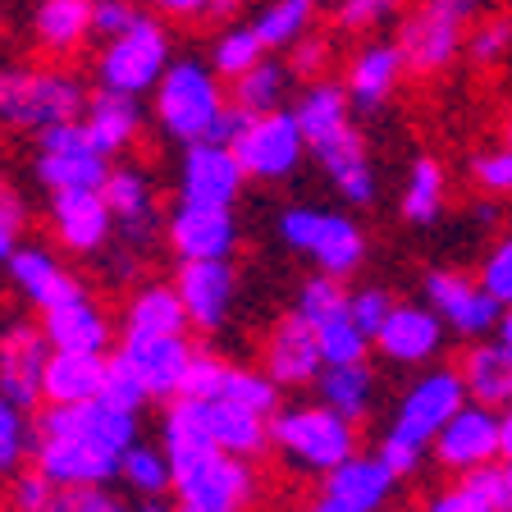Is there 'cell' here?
I'll list each match as a JSON object with an SVG mask.
<instances>
[{"instance_id":"obj_1","label":"cell","mask_w":512,"mask_h":512,"mask_svg":"<svg viewBox=\"0 0 512 512\" xmlns=\"http://www.w3.org/2000/svg\"><path fill=\"white\" fill-rule=\"evenodd\" d=\"M138 444V412L87 398V403H46L37 416V453L32 462L46 476L69 485H110L119 480V462Z\"/></svg>"},{"instance_id":"obj_2","label":"cell","mask_w":512,"mask_h":512,"mask_svg":"<svg viewBox=\"0 0 512 512\" xmlns=\"http://www.w3.org/2000/svg\"><path fill=\"white\" fill-rule=\"evenodd\" d=\"M467 398L471 394L458 366H430L426 375H416L380 435V458L407 480L430 453L435 435L448 426V416L458 412Z\"/></svg>"},{"instance_id":"obj_3","label":"cell","mask_w":512,"mask_h":512,"mask_svg":"<svg viewBox=\"0 0 512 512\" xmlns=\"http://www.w3.org/2000/svg\"><path fill=\"white\" fill-rule=\"evenodd\" d=\"M92 92L60 64H0V124L42 133L51 124L83 119Z\"/></svg>"},{"instance_id":"obj_4","label":"cell","mask_w":512,"mask_h":512,"mask_svg":"<svg viewBox=\"0 0 512 512\" xmlns=\"http://www.w3.org/2000/svg\"><path fill=\"white\" fill-rule=\"evenodd\" d=\"M224 106H229V96H224L215 64L197 60V55H174V64L151 92V115H156L160 133L179 147L215 138Z\"/></svg>"},{"instance_id":"obj_5","label":"cell","mask_w":512,"mask_h":512,"mask_svg":"<svg viewBox=\"0 0 512 512\" xmlns=\"http://www.w3.org/2000/svg\"><path fill=\"white\" fill-rule=\"evenodd\" d=\"M270 448L279 462L302 476H325L357 453V421L334 412L330 403H293L270 416Z\"/></svg>"},{"instance_id":"obj_6","label":"cell","mask_w":512,"mask_h":512,"mask_svg":"<svg viewBox=\"0 0 512 512\" xmlns=\"http://www.w3.org/2000/svg\"><path fill=\"white\" fill-rule=\"evenodd\" d=\"M174 494H179L174 503L179 512H247L261 494V476L252 458L206 448L174 462Z\"/></svg>"},{"instance_id":"obj_7","label":"cell","mask_w":512,"mask_h":512,"mask_svg":"<svg viewBox=\"0 0 512 512\" xmlns=\"http://www.w3.org/2000/svg\"><path fill=\"white\" fill-rule=\"evenodd\" d=\"M170 64H174V42H170V32H165V23L142 14L128 32L106 37V46L92 60V78H96V87H110V92L147 96V92H156V83L165 78Z\"/></svg>"},{"instance_id":"obj_8","label":"cell","mask_w":512,"mask_h":512,"mask_svg":"<svg viewBox=\"0 0 512 512\" xmlns=\"http://www.w3.org/2000/svg\"><path fill=\"white\" fill-rule=\"evenodd\" d=\"M476 10L480 0H416V10H407L398 23L407 69L421 78L444 74L467 51V23L476 19Z\"/></svg>"},{"instance_id":"obj_9","label":"cell","mask_w":512,"mask_h":512,"mask_svg":"<svg viewBox=\"0 0 512 512\" xmlns=\"http://www.w3.org/2000/svg\"><path fill=\"white\" fill-rule=\"evenodd\" d=\"M279 238L325 275H357L366 261V234L362 224L343 211H325V206H288L279 215Z\"/></svg>"},{"instance_id":"obj_10","label":"cell","mask_w":512,"mask_h":512,"mask_svg":"<svg viewBox=\"0 0 512 512\" xmlns=\"http://www.w3.org/2000/svg\"><path fill=\"white\" fill-rule=\"evenodd\" d=\"M110 156L92 142L83 119H69V124H51L37 133V183L46 192H74V188H106L110 179Z\"/></svg>"},{"instance_id":"obj_11","label":"cell","mask_w":512,"mask_h":512,"mask_svg":"<svg viewBox=\"0 0 512 512\" xmlns=\"http://www.w3.org/2000/svg\"><path fill=\"white\" fill-rule=\"evenodd\" d=\"M229 147L238 151L247 179L256 183H279L288 174H298L302 156H311V142L302 133L293 110H270V115H252V124L238 133Z\"/></svg>"},{"instance_id":"obj_12","label":"cell","mask_w":512,"mask_h":512,"mask_svg":"<svg viewBox=\"0 0 512 512\" xmlns=\"http://www.w3.org/2000/svg\"><path fill=\"white\" fill-rule=\"evenodd\" d=\"M398 471L380 453H352L334 471L320 476V490L311 494L307 512H384L398 494Z\"/></svg>"},{"instance_id":"obj_13","label":"cell","mask_w":512,"mask_h":512,"mask_svg":"<svg viewBox=\"0 0 512 512\" xmlns=\"http://www.w3.org/2000/svg\"><path fill=\"white\" fill-rule=\"evenodd\" d=\"M247 183V170L238 151L220 138L188 142L179 151V170H174V192L183 202H215V206H234L238 192Z\"/></svg>"},{"instance_id":"obj_14","label":"cell","mask_w":512,"mask_h":512,"mask_svg":"<svg viewBox=\"0 0 512 512\" xmlns=\"http://www.w3.org/2000/svg\"><path fill=\"white\" fill-rule=\"evenodd\" d=\"M165 243L179 261H229L238 247V220L234 206L215 202H174L165 215Z\"/></svg>"},{"instance_id":"obj_15","label":"cell","mask_w":512,"mask_h":512,"mask_svg":"<svg viewBox=\"0 0 512 512\" xmlns=\"http://www.w3.org/2000/svg\"><path fill=\"white\" fill-rule=\"evenodd\" d=\"M426 302L444 316V325L462 339H485L490 330H499L503 302L494 298L480 279L462 275V270H430L426 275Z\"/></svg>"},{"instance_id":"obj_16","label":"cell","mask_w":512,"mask_h":512,"mask_svg":"<svg viewBox=\"0 0 512 512\" xmlns=\"http://www.w3.org/2000/svg\"><path fill=\"white\" fill-rule=\"evenodd\" d=\"M51 339L32 320H10L0 330V394L23 407L46 403V362H51Z\"/></svg>"},{"instance_id":"obj_17","label":"cell","mask_w":512,"mask_h":512,"mask_svg":"<svg viewBox=\"0 0 512 512\" xmlns=\"http://www.w3.org/2000/svg\"><path fill=\"white\" fill-rule=\"evenodd\" d=\"M261 366L279 389H302L316 384V375L325 371V352H320V334L298 307L270 325L266 343H261Z\"/></svg>"},{"instance_id":"obj_18","label":"cell","mask_w":512,"mask_h":512,"mask_svg":"<svg viewBox=\"0 0 512 512\" xmlns=\"http://www.w3.org/2000/svg\"><path fill=\"white\" fill-rule=\"evenodd\" d=\"M499 412L485 403H462L458 412L448 416V426L435 435V462L453 476H467V471L485 467V462H499Z\"/></svg>"},{"instance_id":"obj_19","label":"cell","mask_w":512,"mask_h":512,"mask_svg":"<svg viewBox=\"0 0 512 512\" xmlns=\"http://www.w3.org/2000/svg\"><path fill=\"white\" fill-rule=\"evenodd\" d=\"M51 234L64 252L96 256L115 243V211L101 188L51 192Z\"/></svg>"},{"instance_id":"obj_20","label":"cell","mask_w":512,"mask_h":512,"mask_svg":"<svg viewBox=\"0 0 512 512\" xmlns=\"http://www.w3.org/2000/svg\"><path fill=\"white\" fill-rule=\"evenodd\" d=\"M444 316L430 302H398L375 334V348L389 366H426L444 348Z\"/></svg>"},{"instance_id":"obj_21","label":"cell","mask_w":512,"mask_h":512,"mask_svg":"<svg viewBox=\"0 0 512 512\" xmlns=\"http://www.w3.org/2000/svg\"><path fill=\"white\" fill-rule=\"evenodd\" d=\"M101 192H106L110 211H115V238L124 243V252L142 256L156 243V229H160V206H156L151 179L142 170H133V165H119V170H110Z\"/></svg>"},{"instance_id":"obj_22","label":"cell","mask_w":512,"mask_h":512,"mask_svg":"<svg viewBox=\"0 0 512 512\" xmlns=\"http://www.w3.org/2000/svg\"><path fill=\"white\" fill-rule=\"evenodd\" d=\"M179 298L188 307L192 330L220 334L238 298V275L229 261H179Z\"/></svg>"},{"instance_id":"obj_23","label":"cell","mask_w":512,"mask_h":512,"mask_svg":"<svg viewBox=\"0 0 512 512\" xmlns=\"http://www.w3.org/2000/svg\"><path fill=\"white\" fill-rule=\"evenodd\" d=\"M311 156H316V165L325 170V179L334 183V192H339L343 202H352V206L375 202V165H371V151H366V138L357 133V124L311 142Z\"/></svg>"},{"instance_id":"obj_24","label":"cell","mask_w":512,"mask_h":512,"mask_svg":"<svg viewBox=\"0 0 512 512\" xmlns=\"http://www.w3.org/2000/svg\"><path fill=\"white\" fill-rule=\"evenodd\" d=\"M407 69V55L398 46V37H371L348 55L343 69V87H348L357 110H380L389 96L398 92V78Z\"/></svg>"},{"instance_id":"obj_25","label":"cell","mask_w":512,"mask_h":512,"mask_svg":"<svg viewBox=\"0 0 512 512\" xmlns=\"http://www.w3.org/2000/svg\"><path fill=\"white\" fill-rule=\"evenodd\" d=\"M5 270H10L14 288H19V293L37 311H51V307H60V302L87 293V288L78 284L74 270H64L60 256L46 252L42 243H19V247H14V256L5 261Z\"/></svg>"},{"instance_id":"obj_26","label":"cell","mask_w":512,"mask_h":512,"mask_svg":"<svg viewBox=\"0 0 512 512\" xmlns=\"http://www.w3.org/2000/svg\"><path fill=\"white\" fill-rule=\"evenodd\" d=\"M188 307L179 284H142L128 293L119 316V339H160V334H188Z\"/></svg>"},{"instance_id":"obj_27","label":"cell","mask_w":512,"mask_h":512,"mask_svg":"<svg viewBox=\"0 0 512 512\" xmlns=\"http://www.w3.org/2000/svg\"><path fill=\"white\" fill-rule=\"evenodd\" d=\"M128 362L138 366V375L147 380L151 398H165L170 403L174 394H183V380H188L192 366V343L183 334H160V339H124Z\"/></svg>"},{"instance_id":"obj_28","label":"cell","mask_w":512,"mask_h":512,"mask_svg":"<svg viewBox=\"0 0 512 512\" xmlns=\"http://www.w3.org/2000/svg\"><path fill=\"white\" fill-rule=\"evenodd\" d=\"M42 330L51 339V348H69V352H106L115 339V325L87 293L60 302V307L42 311Z\"/></svg>"},{"instance_id":"obj_29","label":"cell","mask_w":512,"mask_h":512,"mask_svg":"<svg viewBox=\"0 0 512 512\" xmlns=\"http://www.w3.org/2000/svg\"><path fill=\"white\" fill-rule=\"evenodd\" d=\"M83 124L106 156H119V151H128L142 133V96L96 87L92 101H87V110H83Z\"/></svg>"},{"instance_id":"obj_30","label":"cell","mask_w":512,"mask_h":512,"mask_svg":"<svg viewBox=\"0 0 512 512\" xmlns=\"http://www.w3.org/2000/svg\"><path fill=\"white\" fill-rule=\"evenodd\" d=\"M458 371H462V380H467L471 403H485V407H494V412L512 407V352L503 348L499 339L494 343L471 339Z\"/></svg>"},{"instance_id":"obj_31","label":"cell","mask_w":512,"mask_h":512,"mask_svg":"<svg viewBox=\"0 0 512 512\" xmlns=\"http://www.w3.org/2000/svg\"><path fill=\"white\" fill-rule=\"evenodd\" d=\"M92 10H96V0H42L37 14H32V37H37V46L46 55L64 60V55L83 51L87 37H96Z\"/></svg>"},{"instance_id":"obj_32","label":"cell","mask_w":512,"mask_h":512,"mask_svg":"<svg viewBox=\"0 0 512 512\" xmlns=\"http://www.w3.org/2000/svg\"><path fill=\"white\" fill-rule=\"evenodd\" d=\"M206 416H211V439L224 453H238V458H261L270 453V416L252 412L243 403H229V398H206Z\"/></svg>"},{"instance_id":"obj_33","label":"cell","mask_w":512,"mask_h":512,"mask_svg":"<svg viewBox=\"0 0 512 512\" xmlns=\"http://www.w3.org/2000/svg\"><path fill=\"white\" fill-rule=\"evenodd\" d=\"M110 352H69L55 348L46 362V403H87L101 398Z\"/></svg>"},{"instance_id":"obj_34","label":"cell","mask_w":512,"mask_h":512,"mask_svg":"<svg viewBox=\"0 0 512 512\" xmlns=\"http://www.w3.org/2000/svg\"><path fill=\"white\" fill-rule=\"evenodd\" d=\"M352 96L343 83H334V78H316V83H307L298 92V101H293V115H298L302 133H307V142H320L330 138V133H339V128L352 124Z\"/></svg>"},{"instance_id":"obj_35","label":"cell","mask_w":512,"mask_h":512,"mask_svg":"<svg viewBox=\"0 0 512 512\" xmlns=\"http://www.w3.org/2000/svg\"><path fill=\"white\" fill-rule=\"evenodd\" d=\"M316 394H320V403H330L334 412H343L348 421H366L375 407V371L366 362L325 366V371L316 375Z\"/></svg>"},{"instance_id":"obj_36","label":"cell","mask_w":512,"mask_h":512,"mask_svg":"<svg viewBox=\"0 0 512 512\" xmlns=\"http://www.w3.org/2000/svg\"><path fill=\"white\" fill-rule=\"evenodd\" d=\"M316 14H320L316 0H261L247 23H252V32L261 37L266 51H288L311 32Z\"/></svg>"},{"instance_id":"obj_37","label":"cell","mask_w":512,"mask_h":512,"mask_svg":"<svg viewBox=\"0 0 512 512\" xmlns=\"http://www.w3.org/2000/svg\"><path fill=\"white\" fill-rule=\"evenodd\" d=\"M293 83H298L293 69H288L284 60H275V51H270L266 60H256L243 78H234L229 101H238V106L252 110V115H270V110H284V96Z\"/></svg>"},{"instance_id":"obj_38","label":"cell","mask_w":512,"mask_h":512,"mask_svg":"<svg viewBox=\"0 0 512 512\" xmlns=\"http://www.w3.org/2000/svg\"><path fill=\"white\" fill-rule=\"evenodd\" d=\"M119 480H124V490L138 494V499H160L165 490H174V458H170V448L138 439V444L124 453V462H119Z\"/></svg>"},{"instance_id":"obj_39","label":"cell","mask_w":512,"mask_h":512,"mask_svg":"<svg viewBox=\"0 0 512 512\" xmlns=\"http://www.w3.org/2000/svg\"><path fill=\"white\" fill-rule=\"evenodd\" d=\"M444 197H448V174L435 156H421L412 160L403 183V220L407 224H435L439 211H444Z\"/></svg>"},{"instance_id":"obj_40","label":"cell","mask_w":512,"mask_h":512,"mask_svg":"<svg viewBox=\"0 0 512 512\" xmlns=\"http://www.w3.org/2000/svg\"><path fill=\"white\" fill-rule=\"evenodd\" d=\"M37 453V421H28V407L0 394V480L19 476Z\"/></svg>"},{"instance_id":"obj_41","label":"cell","mask_w":512,"mask_h":512,"mask_svg":"<svg viewBox=\"0 0 512 512\" xmlns=\"http://www.w3.org/2000/svg\"><path fill=\"white\" fill-rule=\"evenodd\" d=\"M266 46H261V37L252 32V23H234V28H224L220 37H215V46H211V55L206 60L215 64V74L220 78H243L247 69H252L256 60H266Z\"/></svg>"},{"instance_id":"obj_42","label":"cell","mask_w":512,"mask_h":512,"mask_svg":"<svg viewBox=\"0 0 512 512\" xmlns=\"http://www.w3.org/2000/svg\"><path fill=\"white\" fill-rule=\"evenodd\" d=\"M320 334V352H325V366H343V362H366V352L375 348L371 334L352 320V311H339L325 325H316Z\"/></svg>"},{"instance_id":"obj_43","label":"cell","mask_w":512,"mask_h":512,"mask_svg":"<svg viewBox=\"0 0 512 512\" xmlns=\"http://www.w3.org/2000/svg\"><path fill=\"white\" fill-rule=\"evenodd\" d=\"M220 398H229V403H243V407H252V412H266V416L279 412V384L266 375V366H261V371H252V366H234V362H229V371H224V384H220Z\"/></svg>"},{"instance_id":"obj_44","label":"cell","mask_w":512,"mask_h":512,"mask_svg":"<svg viewBox=\"0 0 512 512\" xmlns=\"http://www.w3.org/2000/svg\"><path fill=\"white\" fill-rule=\"evenodd\" d=\"M101 398L115 407H124V412H142V403L151 398L147 380L138 375V366L128 362V352H110L106 357V384H101Z\"/></svg>"},{"instance_id":"obj_45","label":"cell","mask_w":512,"mask_h":512,"mask_svg":"<svg viewBox=\"0 0 512 512\" xmlns=\"http://www.w3.org/2000/svg\"><path fill=\"white\" fill-rule=\"evenodd\" d=\"M298 311L311 320V325H325L330 316L348 311V293H343V279H339V275H325V270H316L311 279H302V288H298Z\"/></svg>"},{"instance_id":"obj_46","label":"cell","mask_w":512,"mask_h":512,"mask_svg":"<svg viewBox=\"0 0 512 512\" xmlns=\"http://www.w3.org/2000/svg\"><path fill=\"white\" fill-rule=\"evenodd\" d=\"M55 494H60V485H55L37 462L23 467L19 476H10V485H5V503H10V512H51Z\"/></svg>"},{"instance_id":"obj_47","label":"cell","mask_w":512,"mask_h":512,"mask_svg":"<svg viewBox=\"0 0 512 512\" xmlns=\"http://www.w3.org/2000/svg\"><path fill=\"white\" fill-rule=\"evenodd\" d=\"M398 10H403V0H339V10H334V28L352 32V37H366V32L394 23Z\"/></svg>"},{"instance_id":"obj_48","label":"cell","mask_w":512,"mask_h":512,"mask_svg":"<svg viewBox=\"0 0 512 512\" xmlns=\"http://www.w3.org/2000/svg\"><path fill=\"white\" fill-rule=\"evenodd\" d=\"M471 179L485 192H494V197H508L512 192V147L508 142L476 151V156H471Z\"/></svg>"},{"instance_id":"obj_49","label":"cell","mask_w":512,"mask_h":512,"mask_svg":"<svg viewBox=\"0 0 512 512\" xmlns=\"http://www.w3.org/2000/svg\"><path fill=\"white\" fill-rule=\"evenodd\" d=\"M51 512H138V508H128L110 485H69V490L55 494Z\"/></svg>"},{"instance_id":"obj_50","label":"cell","mask_w":512,"mask_h":512,"mask_svg":"<svg viewBox=\"0 0 512 512\" xmlns=\"http://www.w3.org/2000/svg\"><path fill=\"white\" fill-rule=\"evenodd\" d=\"M330 60H334V46H330V37H320V32H307L302 42L288 46V69H293L298 83H316V78H325Z\"/></svg>"},{"instance_id":"obj_51","label":"cell","mask_w":512,"mask_h":512,"mask_svg":"<svg viewBox=\"0 0 512 512\" xmlns=\"http://www.w3.org/2000/svg\"><path fill=\"white\" fill-rule=\"evenodd\" d=\"M467 51H471V60H476V64H499L503 55L512 51V19H508V14L485 19L480 28H471Z\"/></svg>"},{"instance_id":"obj_52","label":"cell","mask_w":512,"mask_h":512,"mask_svg":"<svg viewBox=\"0 0 512 512\" xmlns=\"http://www.w3.org/2000/svg\"><path fill=\"white\" fill-rule=\"evenodd\" d=\"M476 279L490 288V293L503 302V307H508V302H512V234H503L499 243L485 252V261H480V275H476Z\"/></svg>"},{"instance_id":"obj_53","label":"cell","mask_w":512,"mask_h":512,"mask_svg":"<svg viewBox=\"0 0 512 512\" xmlns=\"http://www.w3.org/2000/svg\"><path fill=\"white\" fill-rule=\"evenodd\" d=\"M23 224H28V206H23V197L14 192L10 179H0V266H5L14 256V247H19Z\"/></svg>"},{"instance_id":"obj_54","label":"cell","mask_w":512,"mask_h":512,"mask_svg":"<svg viewBox=\"0 0 512 512\" xmlns=\"http://www.w3.org/2000/svg\"><path fill=\"white\" fill-rule=\"evenodd\" d=\"M398 302L384 293V288H357V293H348V311H352V320L362 325L366 334H380V325L389 320V311H394Z\"/></svg>"},{"instance_id":"obj_55","label":"cell","mask_w":512,"mask_h":512,"mask_svg":"<svg viewBox=\"0 0 512 512\" xmlns=\"http://www.w3.org/2000/svg\"><path fill=\"white\" fill-rule=\"evenodd\" d=\"M142 0H96L92 10V32L96 37H119V32H128L133 23L142 19Z\"/></svg>"},{"instance_id":"obj_56","label":"cell","mask_w":512,"mask_h":512,"mask_svg":"<svg viewBox=\"0 0 512 512\" xmlns=\"http://www.w3.org/2000/svg\"><path fill=\"white\" fill-rule=\"evenodd\" d=\"M462 480H467L471 490H476L480 499L490 503L494 512H512V499H508V471H503V458H499V462H485V467H476V471H467Z\"/></svg>"},{"instance_id":"obj_57","label":"cell","mask_w":512,"mask_h":512,"mask_svg":"<svg viewBox=\"0 0 512 512\" xmlns=\"http://www.w3.org/2000/svg\"><path fill=\"white\" fill-rule=\"evenodd\" d=\"M421 512H494V508H490V503H485V499H480L476 490H471L467 480H458L453 490L435 494V499H430Z\"/></svg>"},{"instance_id":"obj_58","label":"cell","mask_w":512,"mask_h":512,"mask_svg":"<svg viewBox=\"0 0 512 512\" xmlns=\"http://www.w3.org/2000/svg\"><path fill=\"white\" fill-rule=\"evenodd\" d=\"M142 5H151V10L165 14V19H206V5H211V0H142Z\"/></svg>"},{"instance_id":"obj_59","label":"cell","mask_w":512,"mask_h":512,"mask_svg":"<svg viewBox=\"0 0 512 512\" xmlns=\"http://www.w3.org/2000/svg\"><path fill=\"white\" fill-rule=\"evenodd\" d=\"M247 5H252V0H211V5H206V19H215V23H234L238 14L247 10Z\"/></svg>"},{"instance_id":"obj_60","label":"cell","mask_w":512,"mask_h":512,"mask_svg":"<svg viewBox=\"0 0 512 512\" xmlns=\"http://www.w3.org/2000/svg\"><path fill=\"white\" fill-rule=\"evenodd\" d=\"M499 448H503V458H512V407L499 412Z\"/></svg>"},{"instance_id":"obj_61","label":"cell","mask_w":512,"mask_h":512,"mask_svg":"<svg viewBox=\"0 0 512 512\" xmlns=\"http://www.w3.org/2000/svg\"><path fill=\"white\" fill-rule=\"evenodd\" d=\"M494 334H499V343L512 352V302H508V307H503V316H499V330H494Z\"/></svg>"},{"instance_id":"obj_62","label":"cell","mask_w":512,"mask_h":512,"mask_svg":"<svg viewBox=\"0 0 512 512\" xmlns=\"http://www.w3.org/2000/svg\"><path fill=\"white\" fill-rule=\"evenodd\" d=\"M138 512H179V508H170V503H160V499H142Z\"/></svg>"},{"instance_id":"obj_63","label":"cell","mask_w":512,"mask_h":512,"mask_svg":"<svg viewBox=\"0 0 512 512\" xmlns=\"http://www.w3.org/2000/svg\"><path fill=\"white\" fill-rule=\"evenodd\" d=\"M503 471H508V499H512V458H503Z\"/></svg>"},{"instance_id":"obj_64","label":"cell","mask_w":512,"mask_h":512,"mask_svg":"<svg viewBox=\"0 0 512 512\" xmlns=\"http://www.w3.org/2000/svg\"><path fill=\"white\" fill-rule=\"evenodd\" d=\"M503 142H508V147H512V119H508V124H503Z\"/></svg>"}]
</instances>
